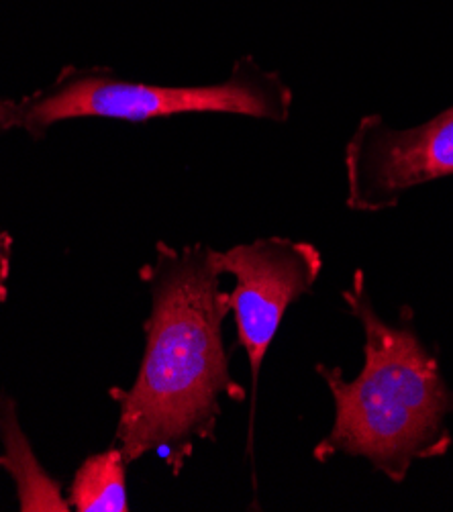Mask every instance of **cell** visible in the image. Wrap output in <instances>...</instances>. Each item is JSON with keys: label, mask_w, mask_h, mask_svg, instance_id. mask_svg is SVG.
Masks as SVG:
<instances>
[{"label": "cell", "mask_w": 453, "mask_h": 512, "mask_svg": "<svg viewBox=\"0 0 453 512\" xmlns=\"http://www.w3.org/2000/svg\"><path fill=\"white\" fill-rule=\"evenodd\" d=\"M151 296L143 323L145 349L135 382L109 394L119 402L117 443L129 464L162 453L180 476L196 443L215 441L221 398L245 400L231 376L223 323L231 313L221 290L215 249L207 245H156V260L143 266Z\"/></svg>", "instance_id": "1"}, {"label": "cell", "mask_w": 453, "mask_h": 512, "mask_svg": "<svg viewBox=\"0 0 453 512\" xmlns=\"http://www.w3.org/2000/svg\"><path fill=\"white\" fill-rule=\"evenodd\" d=\"M341 296L364 329V368L354 380H345L341 368L317 364L335 402V421L313 455L321 464L335 455L360 457L390 482L402 484L415 462L449 449L445 419L453 413V392L409 309H402L396 323L386 321L376 311L362 270L354 272Z\"/></svg>", "instance_id": "2"}, {"label": "cell", "mask_w": 453, "mask_h": 512, "mask_svg": "<svg viewBox=\"0 0 453 512\" xmlns=\"http://www.w3.org/2000/svg\"><path fill=\"white\" fill-rule=\"evenodd\" d=\"M292 90L280 74L254 58L235 62L231 76L209 86H154L125 82L111 72L66 68L47 88L11 100V129L39 137L49 127L80 117L149 121L184 113H231L284 123Z\"/></svg>", "instance_id": "3"}, {"label": "cell", "mask_w": 453, "mask_h": 512, "mask_svg": "<svg viewBox=\"0 0 453 512\" xmlns=\"http://www.w3.org/2000/svg\"><path fill=\"white\" fill-rule=\"evenodd\" d=\"M221 274L235 278L229 292L231 313L235 315L237 339L243 345L251 370V417L249 451L254 433L256 392L266 353L280 329L288 306L313 290L321 272V251L307 241L286 237H266L254 243L235 245L227 251L215 249Z\"/></svg>", "instance_id": "4"}, {"label": "cell", "mask_w": 453, "mask_h": 512, "mask_svg": "<svg viewBox=\"0 0 453 512\" xmlns=\"http://www.w3.org/2000/svg\"><path fill=\"white\" fill-rule=\"evenodd\" d=\"M343 164L351 211L394 209L415 186L453 176V107L411 129H392L380 115L362 117Z\"/></svg>", "instance_id": "5"}, {"label": "cell", "mask_w": 453, "mask_h": 512, "mask_svg": "<svg viewBox=\"0 0 453 512\" xmlns=\"http://www.w3.org/2000/svg\"><path fill=\"white\" fill-rule=\"evenodd\" d=\"M0 439L5 443L0 466L11 474L15 482L19 508L23 512H70L72 506L62 494V484L41 468L29 439L19 425L17 404L7 396L0 398Z\"/></svg>", "instance_id": "6"}, {"label": "cell", "mask_w": 453, "mask_h": 512, "mask_svg": "<svg viewBox=\"0 0 453 512\" xmlns=\"http://www.w3.org/2000/svg\"><path fill=\"white\" fill-rule=\"evenodd\" d=\"M127 466L119 445L86 457L70 484V506L78 512H127Z\"/></svg>", "instance_id": "7"}, {"label": "cell", "mask_w": 453, "mask_h": 512, "mask_svg": "<svg viewBox=\"0 0 453 512\" xmlns=\"http://www.w3.org/2000/svg\"><path fill=\"white\" fill-rule=\"evenodd\" d=\"M11 255H13V237L0 229V302L9 294V274H11Z\"/></svg>", "instance_id": "8"}, {"label": "cell", "mask_w": 453, "mask_h": 512, "mask_svg": "<svg viewBox=\"0 0 453 512\" xmlns=\"http://www.w3.org/2000/svg\"><path fill=\"white\" fill-rule=\"evenodd\" d=\"M11 131V100H0V133Z\"/></svg>", "instance_id": "9"}]
</instances>
